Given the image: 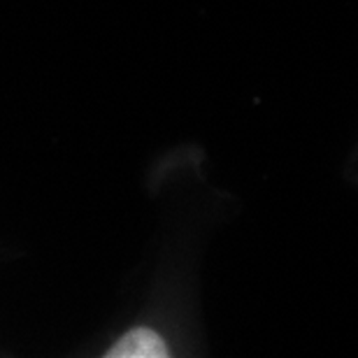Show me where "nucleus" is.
<instances>
[{"mask_svg":"<svg viewBox=\"0 0 358 358\" xmlns=\"http://www.w3.org/2000/svg\"><path fill=\"white\" fill-rule=\"evenodd\" d=\"M170 349L166 340L152 328H135L114 342L107 358H166Z\"/></svg>","mask_w":358,"mask_h":358,"instance_id":"1","label":"nucleus"}]
</instances>
